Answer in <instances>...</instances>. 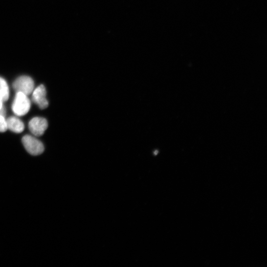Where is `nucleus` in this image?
Returning <instances> with one entry per match:
<instances>
[{"label":"nucleus","instance_id":"nucleus-3","mask_svg":"<svg viewBox=\"0 0 267 267\" xmlns=\"http://www.w3.org/2000/svg\"><path fill=\"white\" fill-rule=\"evenodd\" d=\"M34 87L33 80L27 76L18 77L13 84V88L17 92H22L27 95L33 91Z\"/></svg>","mask_w":267,"mask_h":267},{"label":"nucleus","instance_id":"nucleus-6","mask_svg":"<svg viewBox=\"0 0 267 267\" xmlns=\"http://www.w3.org/2000/svg\"><path fill=\"white\" fill-rule=\"evenodd\" d=\"M7 129L16 133H21L24 129L23 122L16 117L11 116L6 120Z\"/></svg>","mask_w":267,"mask_h":267},{"label":"nucleus","instance_id":"nucleus-9","mask_svg":"<svg viewBox=\"0 0 267 267\" xmlns=\"http://www.w3.org/2000/svg\"><path fill=\"white\" fill-rule=\"evenodd\" d=\"M2 102L3 100L0 94V109L2 107Z\"/></svg>","mask_w":267,"mask_h":267},{"label":"nucleus","instance_id":"nucleus-5","mask_svg":"<svg viewBox=\"0 0 267 267\" xmlns=\"http://www.w3.org/2000/svg\"><path fill=\"white\" fill-rule=\"evenodd\" d=\"M32 100L42 109H45L48 106V102L46 98V90L44 85H40L34 90Z\"/></svg>","mask_w":267,"mask_h":267},{"label":"nucleus","instance_id":"nucleus-1","mask_svg":"<svg viewBox=\"0 0 267 267\" xmlns=\"http://www.w3.org/2000/svg\"><path fill=\"white\" fill-rule=\"evenodd\" d=\"M30 106V101L27 95L17 92L12 105V109L14 114L19 116H23L28 112Z\"/></svg>","mask_w":267,"mask_h":267},{"label":"nucleus","instance_id":"nucleus-4","mask_svg":"<svg viewBox=\"0 0 267 267\" xmlns=\"http://www.w3.org/2000/svg\"><path fill=\"white\" fill-rule=\"evenodd\" d=\"M46 120L42 117H34L29 123V129L31 132L37 136L43 134L47 128Z\"/></svg>","mask_w":267,"mask_h":267},{"label":"nucleus","instance_id":"nucleus-8","mask_svg":"<svg viewBox=\"0 0 267 267\" xmlns=\"http://www.w3.org/2000/svg\"><path fill=\"white\" fill-rule=\"evenodd\" d=\"M7 129L6 121L4 116L0 115V132H4Z\"/></svg>","mask_w":267,"mask_h":267},{"label":"nucleus","instance_id":"nucleus-7","mask_svg":"<svg viewBox=\"0 0 267 267\" xmlns=\"http://www.w3.org/2000/svg\"><path fill=\"white\" fill-rule=\"evenodd\" d=\"M0 94L3 101H6L9 97V89L6 81L0 77Z\"/></svg>","mask_w":267,"mask_h":267},{"label":"nucleus","instance_id":"nucleus-2","mask_svg":"<svg viewBox=\"0 0 267 267\" xmlns=\"http://www.w3.org/2000/svg\"><path fill=\"white\" fill-rule=\"evenodd\" d=\"M22 141L26 150L31 155H40L44 150L42 142L34 136L25 135L23 137Z\"/></svg>","mask_w":267,"mask_h":267}]
</instances>
